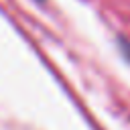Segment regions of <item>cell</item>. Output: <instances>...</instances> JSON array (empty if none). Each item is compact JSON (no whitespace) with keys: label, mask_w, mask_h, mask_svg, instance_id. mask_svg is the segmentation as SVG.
Instances as JSON below:
<instances>
[{"label":"cell","mask_w":130,"mask_h":130,"mask_svg":"<svg viewBox=\"0 0 130 130\" xmlns=\"http://www.w3.org/2000/svg\"><path fill=\"white\" fill-rule=\"evenodd\" d=\"M35 2H45V0H35Z\"/></svg>","instance_id":"cell-1"}]
</instances>
